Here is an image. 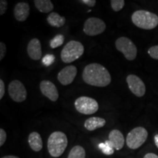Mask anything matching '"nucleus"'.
I'll return each mask as SVG.
<instances>
[{
  "instance_id": "nucleus-14",
  "label": "nucleus",
  "mask_w": 158,
  "mask_h": 158,
  "mask_svg": "<svg viewBox=\"0 0 158 158\" xmlns=\"http://www.w3.org/2000/svg\"><path fill=\"white\" fill-rule=\"evenodd\" d=\"M15 19L19 21H24L29 17L30 7L28 3L27 2H19L15 6L14 10Z\"/></svg>"
},
{
  "instance_id": "nucleus-15",
  "label": "nucleus",
  "mask_w": 158,
  "mask_h": 158,
  "mask_svg": "<svg viewBox=\"0 0 158 158\" xmlns=\"http://www.w3.org/2000/svg\"><path fill=\"white\" fill-rule=\"evenodd\" d=\"M108 141L116 150L122 149L125 142L123 134L118 130H113L110 132L108 135Z\"/></svg>"
},
{
  "instance_id": "nucleus-33",
  "label": "nucleus",
  "mask_w": 158,
  "mask_h": 158,
  "mask_svg": "<svg viewBox=\"0 0 158 158\" xmlns=\"http://www.w3.org/2000/svg\"><path fill=\"white\" fill-rule=\"evenodd\" d=\"M2 158H19V157H16V156H13V155H7V156H5V157H2Z\"/></svg>"
},
{
  "instance_id": "nucleus-28",
  "label": "nucleus",
  "mask_w": 158,
  "mask_h": 158,
  "mask_svg": "<svg viewBox=\"0 0 158 158\" xmlns=\"http://www.w3.org/2000/svg\"><path fill=\"white\" fill-rule=\"evenodd\" d=\"M7 48H6V45L5 43H0V60H2L4 57L5 56Z\"/></svg>"
},
{
  "instance_id": "nucleus-32",
  "label": "nucleus",
  "mask_w": 158,
  "mask_h": 158,
  "mask_svg": "<svg viewBox=\"0 0 158 158\" xmlns=\"http://www.w3.org/2000/svg\"><path fill=\"white\" fill-rule=\"evenodd\" d=\"M155 143L156 146H157V147L158 148V134L155 136Z\"/></svg>"
},
{
  "instance_id": "nucleus-5",
  "label": "nucleus",
  "mask_w": 158,
  "mask_h": 158,
  "mask_svg": "<svg viewBox=\"0 0 158 158\" xmlns=\"http://www.w3.org/2000/svg\"><path fill=\"white\" fill-rule=\"evenodd\" d=\"M148 132L143 127L134 128L127 134L126 138V143L131 149H137L147 141Z\"/></svg>"
},
{
  "instance_id": "nucleus-19",
  "label": "nucleus",
  "mask_w": 158,
  "mask_h": 158,
  "mask_svg": "<svg viewBox=\"0 0 158 158\" xmlns=\"http://www.w3.org/2000/svg\"><path fill=\"white\" fill-rule=\"evenodd\" d=\"M35 5L40 12L48 13L54 10V5L50 0H35Z\"/></svg>"
},
{
  "instance_id": "nucleus-1",
  "label": "nucleus",
  "mask_w": 158,
  "mask_h": 158,
  "mask_svg": "<svg viewBox=\"0 0 158 158\" xmlns=\"http://www.w3.org/2000/svg\"><path fill=\"white\" fill-rule=\"evenodd\" d=\"M82 78L86 84L98 87L107 86L111 81V77L107 69L98 63L86 65L83 71Z\"/></svg>"
},
{
  "instance_id": "nucleus-23",
  "label": "nucleus",
  "mask_w": 158,
  "mask_h": 158,
  "mask_svg": "<svg viewBox=\"0 0 158 158\" xmlns=\"http://www.w3.org/2000/svg\"><path fill=\"white\" fill-rule=\"evenodd\" d=\"M125 2L124 0H111L110 1V5L114 11L118 12L123 8Z\"/></svg>"
},
{
  "instance_id": "nucleus-29",
  "label": "nucleus",
  "mask_w": 158,
  "mask_h": 158,
  "mask_svg": "<svg viewBox=\"0 0 158 158\" xmlns=\"http://www.w3.org/2000/svg\"><path fill=\"white\" fill-rule=\"evenodd\" d=\"M80 2H81L85 4V5L89 6V7H94V6L96 5L95 0H81V1H80Z\"/></svg>"
},
{
  "instance_id": "nucleus-17",
  "label": "nucleus",
  "mask_w": 158,
  "mask_h": 158,
  "mask_svg": "<svg viewBox=\"0 0 158 158\" xmlns=\"http://www.w3.org/2000/svg\"><path fill=\"white\" fill-rule=\"evenodd\" d=\"M29 147L33 151L40 152L43 149V140L40 135L37 132H32L28 137Z\"/></svg>"
},
{
  "instance_id": "nucleus-22",
  "label": "nucleus",
  "mask_w": 158,
  "mask_h": 158,
  "mask_svg": "<svg viewBox=\"0 0 158 158\" xmlns=\"http://www.w3.org/2000/svg\"><path fill=\"white\" fill-rule=\"evenodd\" d=\"M64 41V37L63 35H57L50 41V46L52 48H56L61 46Z\"/></svg>"
},
{
  "instance_id": "nucleus-6",
  "label": "nucleus",
  "mask_w": 158,
  "mask_h": 158,
  "mask_svg": "<svg viewBox=\"0 0 158 158\" xmlns=\"http://www.w3.org/2000/svg\"><path fill=\"white\" fill-rule=\"evenodd\" d=\"M115 45L116 49L122 52L127 60L133 61L137 56V48L131 40L127 37H119L116 40Z\"/></svg>"
},
{
  "instance_id": "nucleus-7",
  "label": "nucleus",
  "mask_w": 158,
  "mask_h": 158,
  "mask_svg": "<svg viewBox=\"0 0 158 158\" xmlns=\"http://www.w3.org/2000/svg\"><path fill=\"white\" fill-rule=\"evenodd\" d=\"M74 105L76 109L79 113L85 115H90L96 113L99 108L98 102L94 99L89 97L82 96L77 98Z\"/></svg>"
},
{
  "instance_id": "nucleus-21",
  "label": "nucleus",
  "mask_w": 158,
  "mask_h": 158,
  "mask_svg": "<svg viewBox=\"0 0 158 158\" xmlns=\"http://www.w3.org/2000/svg\"><path fill=\"white\" fill-rule=\"evenodd\" d=\"M98 147L106 155H111L114 152V148L108 140L105 141L104 143H100L98 145Z\"/></svg>"
},
{
  "instance_id": "nucleus-4",
  "label": "nucleus",
  "mask_w": 158,
  "mask_h": 158,
  "mask_svg": "<svg viewBox=\"0 0 158 158\" xmlns=\"http://www.w3.org/2000/svg\"><path fill=\"white\" fill-rule=\"evenodd\" d=\"M84 52V47L81 43L76 40H70L61 52V59L64 63H71L80 58Z\"/></svg>"
},
{
  "instance_id": "nucleus-30",
  "label": "nucleus",
  "mask_w": 158,
  "mask_h": 158,
  "mask_svg": "<svg viewBox=\"0 0 158 158\" xmlns=\"http://www.w3.org/2000/svg\"><path fill=\"white\" fill-rule=\"evenodd\" d=\"M5 94V83L2 80H0V100H2Z\"/></svg>"
},
{
  "instance_id": "nucleus-13",
  "label": "nucleus",
  "mask_w": 158,
  "mask_h": 158,
  "mask_svg": "<svg viewBox=\"0 0 158 158\" xmlns=\"http://www.w3.org/2000/svg\"><path fill=\"white\" fill-rule=\"evenodd\" d=\"M29 56L33 60H39L42 57V48L40 41L37 38H33L29 41L27 46Z\"/></svg>"
},
{
  "instance_id": "nucleus-10",
  "label": "nucleus",
  "mask_w": 158,
  "mask_h": 158,
  "mask_svg": "<svg viewBox=\"0 0 158 158\" xmlns=\"http://www.w3.org/2000/svg\"><path fill=\"white\" fill-rule=\"evenodd\" d=\"M128 87L136 97L141 98L146 93V86L139 77L135 75H129L126 78Z\"/></svg>"
},
{
  "instance_id": "nucleus-24",
  "label": "nucleus",
  "mask_w": 158,
  "mask_h": 158,
  "mask_svg": "<svg viewBox=\"0 0 158 158\" xmlns=\"http://www.w3.org/2000/svg\"><path fill=\"white\" fill-rule=\"evenodd\" d=\"M55 62V56L53 54H47L43 58V64L48 67Z\"/></svg>"
},
{
  "instance_id": "nucleus-31",
  "label": "nucleus",
  "mask_w": 158,
  "mask_h": 158,
  "mask_svg": "<svg viewBox=\"0 0 158 158\" xmlns=\"http://www.w3.org/2000/svg\"><path fill=\"white\" fill-rule=\"evenodd\" d=\"M143 158H158V156L154 153H148L144 156Z\"/></svg>"
},
{
  "instance_id": "nucleus-11",
  "label": "nucleus",
  "mask_w": 158,
  "mask_h": 158,
  "mask_svg": "<svg viewBox=\"0 0 158 158\" xmlns=\"http://www.w3.org/2000/svg\"><path fill=\"white\" fill-rule=\"evenodd\" d=\"M77 68L74 65H69L62 69L57 76V79L62 85L67 86L74 81L77 75Z\"/></svg>"
},
{
  "instance_id": "nucleus-9",
  "label": "nucleus",
  "mask_w": 158,
  "mask_h": 158,
  "mask_svg": "<svg viewBox=\"0 0 158 158\" xmlns=\"http://www.w3.org/2000/svg\"><path fill=\"white\" fill-rule=\"evenodd\" d=\"M8 93L12 100L16 102H23L27 97V92L24 85L19 80L12 81L10 83Z\"/></svg>"
},
{
  "instance_id": "nucleus-3",
  "label": "nucleus",
  "mask_w": 158,
  "mask_h": 158,
  "mask_svg": "<svg viewBox=\"0 0 158 158\" xmlns=\"http://www.w3.org/2000/svg\"><path fill=\"white\" fill-rule=\"evenodd\" d=\"M131 19L136 27L147 30L155 29L158 25L157 15L147 10H141L134 12Z\"/></svg>"
},
{
  "instance_id": "nucleus-20",
  "label": "nucleus",
  "mask_w": 158,
  "mask_h": 158,
  "mask_svg": "<svg viewBox=\"0 0 158 158\" xmlns=\"http://www.w3.org/2000/svg\"><path fill=\"white\" fill-rule=\"evenodd\" d=\"M86 157V152L81 146H75L70 150L68 158H85Z\"/></svg>"
},
{
  "instance_id": "nucleus-12",
  "label": "nucleus",
  "mask_w": 158,
  "mask_h": 158,
  "mask_svg": "<svg viewBox=\"0 0 158 158\" xmlns=\"http://www.w3.org/2000/svg\"><path fill=\"white\" fill-rule=\"evenodd\" d=\"M42 94L53 102H56L59 98V92L54 83L48 80H43L40 84Z\"/></svg>"
},
{
  "instance_id": "nucleus-8",
  "label": "nucleus",
  "mask_w": 158,
  "mask_h": 158,
  "mask_svg": "<svg viewBox=\"0 0 158 158\" xmlns=\"http://www.w3.org/2000/svg\"><path fill=\"white\" fill-rule=\"evenodd\" d=\"M106 25L102 20L95 17H91L85 21L83 31L89 36H96L102 34L106 30Z\"/></svg>"
},
{
  "instance_id": "nucleus-25",
  "label": "nucleus",
  "mask_w": 158,
  "mask_h": 158,
  "mask_svg": "<svg viewBox=\"0 0 158 158\" xmlns=\"http://www.w3.org/2000/svg\"><path fill=\"white\" fill-rule=\"evenodd\" d=\"M148 54L152 58L157 59L158 60V45H154V46L151 47L149 50H148Z\"/></svg>"
},
{
  "instance_id": "nucleus-26",
  "label": "nucleus",
  "mask_w": 158,
  "mask_h": 158,
  "mask_svg": "<svg viewBox=\"0 0 158 158\" xmlns=\"http://www.w3.org/2000/svg\"><path fill=\"white\" fill-rule=\"evenodd\" d=\"M7 8V2L5 0L0 1V15H4Z\"/></svg>"
},
{
  "instance_id": "nucleus-2",
  "label": "nucleus",
  "mask_w": 158,
  "mask_h": 158,
  "mask_svg": "<svg viewBox=\"0 0 158 158\" xmlns=\"http://www.w3.org/2000/svg\"><path fill=\"white\" fill-rule=\"evenodd\" d=\"M67 135L60 131L52 133L48 139V151L51 156L59 157L64 153L68 147Z\"/></svg>"
},
{
  "instance_id": "nucleus-27",
  "label": "nucleus",
  "mask_w": 158,
  "mask_h": 158,
  "mask_svg": "<svg viewBox=\"0 0 158 158\" xmlns=\"http://www.w3.org/2000/svg\"><path fill=\"white\" fill-rule=\"evenodd\" d=\"M6 139H7V134L6 132L2 128L0 129V147H2L3 144L5 143Z\"/></svg>"
},
{
  "instance_id": "nucleus-18",
  "label": "nucleus",
  "mask_w": 158,
  "mask_h": 158,
  "mask_svg": "<svg viewBox=\"0 0 158 158\" xmlns=\"http://www.w3.org/2000/svg\"><path fill=\"white\" fill-rule=\"evenodd\" d=\"M48 24L54 27H61L65 24L66 19L57 13H51L47 17Z\"/></svg>"
},
{
  "instance_id": "nucleus-16",
  "label": "nucleus",
  "mask_w": 158,
  "mask_h": 158,
  "mask_svg": "<svg viewBox=\"0 0 158 158\" xmlns=\"http://www.w3.org/2000/svg\"><path fill=\"white\" fill-rule=\"evenodd\" d=\"M106 123V119L100 117H91L89 118L84 122V127L89 131H93L98 128L104 127Z\"/></svg>"
}]
</instances>
